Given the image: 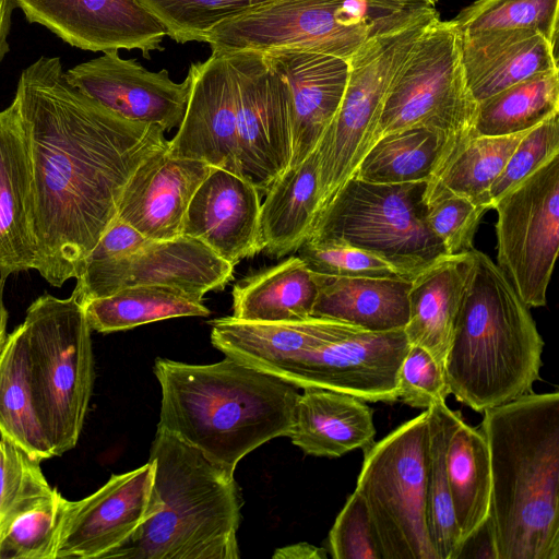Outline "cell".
Listing matches in <instances>:
<instances>
[{"label":"cell","instance_id":"6da1fadb","mask_svg":"<svg viewBox=\"0 0 559 559\" xmlns=\"http://www.w3.org/2000/svg\"><path fill=\"white\" fill-rule=\"evenodd\" d=\"M15 96L32 163L35 270L61 287L81 274L133 173L168 140L72 86L59 57L26 67Z\"/></svg>","mask_w":559,"mask_h":559},{"label":"cell","instance_id":"7a4b0ae2","mask_svg":"<svg viewBox=\"0 0 559 559\" xmlns=\"http://www.w3.org/2000/svg\"><path fill=\"white\" fill-rule=\"evenodd\" d=\"M495 559H559V392L486 409Z\"/></svg>","mask_w":559,"mask_h":559},{"label":"cell","instance_id":"3957f363","mask_svg":"<svg viewBox=\"0 0 559 559\" xmlns=\"http://www.w3.org/2000/svg\"><path fill=\"white\" fill-rule=\"evenodd\" d=\"M153 370L162 391L157 428L230 476L243 456L293 428L298 388L228 356L209 365L156 358Z\"/></svg>","mask_w":559,"mask_h":559},{"label":"cell","instance_id":"277c9868","mask_svg":"<svg viewBox=\"0 0 559 559\" xmlns=\"http://www.w3.org/2000/svg\"><path fill=\"white\" fill-rule=\"evenodd\" d=\"M473 255L443 368L451 394L484 413L532 392L544 341L504 273L484 252Z\"/></svg>","mask_w":559,"mask_h":559},{"label":"cell","instance_id":"5b68a950","mask_svg":"<svg viewBox=\"0 0 559 559\" xmlns=\"http://www.w3.org/2000/svg\"><path fill=\"white\" fill-rule=\"evenodd\" d=\"M150 515L108 558L238 559L242 498L234 476L157 428Z\"/></svg>","mask_w":559,"mask_h":559},{"label":"cell","instance_id":"8992f818","mask_svg":"<svg viewBox=\"0 0 559 559\" xmlns=\"http://www.w3.org/2000/svg\"><path fill=\"white\" fill-rule=\"evenodd\" d=\"M347 335L332 321L293 323L275 332L247 365L298 389L332 390L365 402L397 401L399 370L411 345L404 329Z\"/></svg>","mask_w":559,"mask_h":559},{"label":"cell","instance_id":"52a82bcc","mask_svg":"<svg viewBox=\"0 0 559 559\" xmlns=\"http://www.w3.org/2000/svg\"><path fill=\"white\" fill-rule=\"evenodd\" d=\"M439 17L420 3L397 26L366 39L348 61L340 108L318 146L319 190L333 197L372 145L391 83L424 31Z\"/></svg>","mask_w":559,"mask_h":559},{"label":"cell","instance_id":"ba28073f","mask_svg":"<svg viewBox=\"0 0 559 559\" xmlns=\"http://www.w3.org/2000/svg\"><path fill=\"white\" fill-rule=\"evenodd\" d=\"M426 185L374 183L352 177L320 213L307 240L357 247L381 257L412 280L447 254L426 221Z\"/></svg>","mask_w":559,"mask_h":559},{"label":"cell","instance_id":"9c48e42d","mask_svg":"<svg viewBox=\"0 0 559 559\" xmlns=\"http://www.w3.org/2000/svg\"><path fill=\"white\" fill-rule=\"evenodd\" d=\"M33 376L53 456L74 448L83 428L95 379L91 328L83 306L71 295L45 293L23 321Z\"/></svg>","mask_w":559,"mask_h":559},{"label":"cell","instance_id":"30bf717a","mask_svg":"<svg viewBox=\"0 0 559 559\" xmlns=\"http://www.w3.org/2000/svg\"><path fill=\"white\" fill-rule=\"evenodd\" d=\"M427 409L364 450L355 491L382 559H437L426 522Z\"/></svg>","mask_w":559,"mask_h":559},{"label":"cell","instance_id":"8fae6325","mask_svg":"<svg viewBox=\"0 0 559 559\" xmlns=\"http://www.w3.org/2000/svg\"><path fill=\"white\" fill-rule=\"evenodd\" d=\"M478 104L465 80L454 20H435L416 40L388 92L373 142L424 126L460 139L474 134Z\"/></svg>","mask_w":559,"mask_h":559},{"label":"cell","instance_id":"7c38bea8","mask_svg":"<svg viewBox=\"0 0 559 559\" xmlns=\"http://www.w3.org/2000/svg\"><path fill=\"white\" fill-rule=\"evenodd\" d=\"M492 209L497 265L528 308L545 306L559 250V154L502 194Z\"/></svg>","mask_w":559,"mask_h":559},{"label":"cell","instance_id":"4fadbf2b","mask_svg":"<svg viewBox=\"0 0 559 559\" xmlns=\"http://www.w3.org/2000/svg\"><path fill=\"white\" fill-rule=\"evenodd\" d=\"M366 39L344 24L342 0H274L222 23L205 43L212 51L299 50L348 60Z\"/></svg>","mask_w":559,"mask_h":559},{"label":"cell","instance_id":"5bb4252c","mask_svg":"<svg viewBox=\"0 0 559 559\" xmlns=\"http://www.w3.org/2000/svg\"><path fill=\"white\" fill-rule=\"evenodd\" d=\"M234 55L239 165L262 197L292 162L288 90L264 52L235 50Z\"/></svg>","mask_w":559,"mask_h":559},{"label":"cell","instance_id":"9a60e30c","mask_svg":"<svg viewBox=\"0 0 559 559\" xmlns=\"http://www.w3.org/2000/svg\"><path fill=\"white\" fill-rule=\"evenodd\" d=\"M234 267L198 239H148L130 255L85 262L72 296L82 305L130 286L165 285L204 298L233 280Z\"/></svg>","mask_w":559,"mask_h":559},{"label":"cell","instance_id":"2e32d148","mask_svg":"<svg viewBox=\"0 0 559 559\" xmlns=\"http://www.w3.org/2000/svg\"><path fill=\"white\" fill-rule=\"evenodd\" d=\"M188 74L191 84L186 111L178 131L168 140L167 152L242 176L234 51H212L205 61L191 63Z\"/></svg>","mask_w":559,"mask_h":559},{"label":"cell","instance_id":"e0dca14e","mask_svg":"<svg viewBox=\"0 0 559 559\" xmlns=\"http://www.w3.org/2000/svg\"><path fill=\"white\" fill-rule=\"evenodd\" d=\"M154 464L112 475L94 493L68 501L55 559L108 558L150 515Z\"/></svg>","mask_w":559,"mask_h":559},{"label":"cell","instance_id":"ac0fdd59","mask_svg":"<svg viewBox=\"0 0 559 559\" xmlns=\"http://www.w3.org/2000/svg\"><path fill=\"white\" fill-rule=\"evenodd\" d=\"M29 23L91 51L163 50L165 27L138 0H13Z\"/></svg>","mask_w":559,"mask_h":559},{"label":"cell","instance_id":"d6986e66","mask_svg":"<svg viewBox=\"0 0 559 559\" xmlns=\"http://www.w3.org/2000/svg\"><path fill=\"white\" fill-rule=\"evenodd\" d=\"M68 82L119 116L155 124L164 132L179 127L188 103L191 78L174 82L166 69L148 71L118 50L79 63L66 71Z\"/></svg>","mask_w":559,"mask_h":559},{"label":"cell","instance_id":"ffe728a7","mask_svg":"<svg viewBox=\"0 0 559 559\" xmlns=\"http://www.w3.org/2000/svg\"><path fill=\"white\" fill-rule=\"evenodd\" d=\"M260 209L261 195L250 180L213 167L188 205L182 235L200 240L235 266L262 251Z\"/></svg>","mask_w":559,"mask_h":559},{"label":"cell","instance_id":"44dd1931","mask_svg":"<svg viewBox=\"0 0 559 559\" xmlns=\"http://www.w3.org/2000/svg\"><path fill=\"white\" fill-rule=\"evenodd\" d=\"M212 168L202 160L174 157L167 148L156 152L127 182L116 217L151 240L181 236L188 205Z\"/></svg>","mask_w":559,"mask_h":559},{"label":"cell","instance_id":"7402d4cb","mask_svg":"<svg viewBox=\"0 0 559 559\" xmlns=\"http://www.w3.org/2000/svg\"><path fill=\"white\" fill-rule=\"evenodd\" d=\"M264 53L288 90L293 134L292 167L317 148L336 115L346 90L348 61L332 55L299 50Z\"/></svg>","mask_w":559,"mask_h":559},{"label":"cell","instance_id":"603a6c76","mask_svg":"<svg viewBox=\"0 0 559 559\" xmlns=\"http://www.w3.org/2000/svg\"><path fill=\"white\" fill-rule=\"evenodd\" d=\"M33 174L16 96L0 110V278L36 267Z\"/></svg>","mask_w":559,"mask_h":559},{"label":"cell","instance_id":"cb8c5ba5","mask_svg":"<svg viewBox=\"0 0 559 559\" xmlns=\"http://www.w3.org/2000/svg\"><path fill=\"white\" fill-rule=\"evenodd\" d=\"M467 87L477 104L538 73L558 67L556 45L534 29L461 35Z\"/></svg>","mask_w":559,"mask_h":559},{"label":"cell","instance_id":"d4e9b609","mask_svg":"<svg viewBox=\"0 0 559 559\" xmlns=\"http://www.w3.org/2000/svg\"><path fill=\"white\" fill-rule=\"evenodd\" d=\"M473 262V248L444 254L411 280L404 332L409 344L425 348L442 366Z\"/></svg>","mask_w":559,"mask_h":559},{"label":"cell","instance_id":"484cf974","mask_svg":"<svg viewBox=\"0 0 559 559\" xmlns=\"http://www.w3.org/2000/svg\"><path fill=\"white\" fill-rule=\"evenodd\" d=\"M373 412L364 400L317 388L304 389L288 435L306 454L340 457L374 442Z\"/></svg>","mask_w":559,"mask_h":559},{"label":"cell","instance_id":"4316f807","mask_svg":"<svg viewBox=\"0 0 559 559\" xmlns=\"http://www.w3.org/2000/svg\"><path fill=\"white\" fill-rule=\"evenodd\" d=\"M313 274L318 295L311 317L338 320L374 332L405 328L411 280Z\"/></svg>","mask_w":559,"mask_h":559},{"label":"cell","instance_id":"83f0119b","mask_svg":"<svg viewBox=\"0 0 559 559\" xmlns=\"http://www.w3.org/2000/svg\"><path fill=\"white\" fill-rule=\"evenodd\" d=\"M0 435L33 459L41 461L53 456L23 322L7 336L0 352Z\"/></svg>","mask_w":559,"mask_h":559},{"label":"cell","instance_id":"f1b7e54d","mask_svg":"<svg viewBox=\"0 0 559 559\" xmlns=\"http://www.w3.org/2000/svg\"><path fill=\"white\" fill-rule=\"evenodd\" d=\"M318 217V152L287 168L261 203L262 251L272 258L293 253L307 241Z\"/></svg>","mask_w":559,"mask_h":559},{"label":"cell","instance_id":"f546056e","mask_svg":"<svg viewBox=\"0 0 559 559\" xmlns=\"http://www.w3.org/2000/svg\"><path fill=\"white\" fill-rule=\"evenodd\" d=\"M317 295L313 272L293 255L236 283L230 317L260 323L306 320L311 317Z\"/></svg>","mask_w":559,"mask_h":559},{"label":"cell","instance_id":"4dcf8cb0","mask_svg":"<svg viewBox=\"0 0 559 559\" xmlns=\"http://www.w3.org/2000/svg\"><path fill=\"white\" fill-rule=\"evenodd\" d=\"M463 140L424 126L391 132L374 141L353 177L374 183L428 181Z\"/></svg>","mask_w":559,"mask_h":559},{"label":"cell","instance_id":"1f68e13d","mask_svg":"<svg viewBox=\"0 0 559 559\" xmlns=\"http://www.w3.org/2000/svg\"><path fill=\"white\" fill-rule=\"evenodd\" d=\"M447 474L462 547L486 523L491 489L486 439L480 429L464 419L459 421L448 443Z\"/></svg>","mask_w":559,"mask_h":559},{"label":"cell","instance_id":"d6a6232c","mask_svg":"<svg viewBox=\"0 0 559 559\" xmlns=\"http://www.w3.org/2000/svg\"><path fill=\"white\" fill-rule=\"evenodd\" d=\"M204 298L165 285H135L82 304L92 331L112 333L181 317H207Z\"/></svg>","mask_w":559,"mask_h":559},{"label":"cell","instance_id":"836d02e7","mask_svg":"<svg viewBox=\"0 0 559 559\" xmlns=\"http://www.w3.org/2000/svg\"><path fill=\"white\" fill-rule=\"evenodd\" d=\"M427 409L426 522L437 559H457L461 542L447 474L450 437L463 417L445 401Z\"/></svg>","mask_w":559,"mask_h":559},{"label":"cell","instance_id":"e575fe53","mask_svg":"<svg viewBox=\"0 0 559 559\" xmlns=\"http://www.w3.org/2000/svg\"><path fill=\"white\" fill-rule=\"evenodd\" d=\"M556 114H559V68L533 75L479 103L474 133L514 134Z\"/></svg>","mask_w":559,"mask_h":559},{"label":"cell","instance_id":"d590c367","mask_svg":"<svg viewBox=\"0 0 559 559\" xmlns=\"http://www.w3.org/2000/svg\"><path fill=\"white\" fill-rule=\"evenodd\" d=\"M528 130L509 135H469L457 145L436 179L490 210L489 189Z\"/></svg>","mask_w":559,"mask_h":559},{"label":"cell","instance_id":"8d00e7d4","mask_svg":"<svg viewBox=\"0 0 559 559\" xmlns=\"http://www.w3.org/2000/svg\"><path fill=\"white\" fill-rule=\"evenodd\" d=\"M559 0H476L454 22L461 35L527 28L557 46Z\"/></svg>","mask_w":559,"mask_h":559},{"label":"cell","instance_id":"74e56055","mask_svg":"<svg viewBox=\"0 0 559 559\" xmlns=\"http://www.w3.org/2000/svg\"><path fill=\"white\" fill-rule=\"evenodd\" d=\"M177 43H205L222 23L274 0H138Z\"/></svg>","mask_w":559,"mask_h":559},{"label":"cell","instance_id":"f35d334b","mask_svg":"<svg viewBox=\"0 0 559 559\" xmlns=\"http://www.w3.org/2000/svg\"><path fill=\"white\" fill-rule=\"evenodd\" d=\"M68 501L55 488L16 518L0 538V559H55Z\"/></svg>","mask_w":559,"mask_h":559},{"label":"cell","instance_id":"ab89813d","mask_svg":"<svg viewBox=\"0 0 559 559\" xmlns=\"http://www.w3.org/2000/svg\"><path fill=\"white\" fill-rule=\"evenodd\" d=\"M39 463L0 437V538L16 518L53 492Z\"/></svg>","mask_w":559,"mask_h":559},{"label":"cell","instance_id":"60d3db41","mask_svg":"<svg viewBox=\"0 0 559 559\" xmlns=\"http://www.w3.org/2000/svg\"><path fill=\"white\" fill-rule=\"evenodd\" d=\"M424 205L427 224L447 254L473 248L480 219L488 211L485 206L451 191L436 178L427 181Z\"/></svg>","mask_w":559,"mask_h":559},{"label":"cell","instance_id":"b9f144b4","mask_svg":"<svg viewBox=\"0 0 559 559\" xmlns=\"http://www.w3.org/2000/svg\"><path fill=\"white\" fill-rule=\"evenodd\" d=\"M297 252L307 267L316 274L407 278L381 257L343 242L307 240Z\"/></svg>","mask_w":559,"mask_h":559},{"label":"cell","instance_id":"7bdbcfd3","mask_svg":"<svg viewBox=\"0 0 559 559\" xmlns=\"http://www.w3.org/2000/svg\"><path fill=\"white\" fill-rule=\"evenodd\" d=\"M559 154V114L535 126L523 136L489 189L492 204L547 160Z\"/></svg>","mask_w":559,"mask_h":559},{"label":"cell","instance_id":"ee69618b","mask_svg":"<svg viewBox=\"0 0 559 559\" xmlns=\"http://www.w3.org/2000/svg\"><path fill=\"white\" fill-rule=\"evenodd\" d=\"M397 393L404 404L425 409L451 394L443 366L428 350L413 344L399 370Z\"/></svg>","mask_w":559,"mask_h":559},{"label":"cell","instance_id":"f6af8a7d","mask_svg":"<svg viewBox=\"0 0 559 559\" xmlns=\"http://www.w3.org/2000/svg\"><path fill=\"white\" fill-rule=\"evenodd\" d=\"M329 550L334 559H382L368 511L355 490L330 531Z\"/></svg>","mask_w":559,"mask_h":559},{"label":"cell","instance_id":"bcb514c9","mask_svg":"<svg viewBox=\"0 0 559 559\" xmlns=\"http://www.w3.org/2000/svg\"><path fill=\"white\" fill-rule=\"evenodd\" d=\"M147 240L133 226L115 217L85 262H100L130 255L144 246Z\"/></svg>","mask_w":559,"mask_h":559},{"label":"cell","instance_id":"7dc6e473","mask_svg":"<svg viewBox=\"0 0 559 559\" xmlns=\"http://www.w3.org/2000/svg\"><path fill=\"white\" fill-rule=\"evenodd\" d=\"M276 559H325L326 551L308 543H298L280 549L273 555Z\"/></svg>","mask_w":559,"mask_h":559},{"label":"cell","instance_id":"c3c4849f","mask_svg":"<svg viewBox=\"0 0 559 559\" xmlns=\"http://www.w3.org/2000/svg\"><path fill=\"white\" fill-rule=\"evenodd\" d=\"M14 8L13 0H0V64L10 49L8 38Z\"/></svg>","mask_w":559,"mask_h":559},{"label":"cell","instance_id":"681fc988","mask_svg":"<svg viewBox=\"0 0 559 559\" xmlns=\"http://www.w3.org/2000/svg\"><path fill=\"white\" fill-rule=\"evenodd\" d=\"M5 281L0 278V352L7 338L8 311L3 304V287Z\"/></svg>","mask_w":559,"mask_h":559},{"label":"cell","instance_id":"f907efd6","mask_svg":"<svg viewBox=\"0 0 559 559\" xmlns=\"http://www.w3.org/2000/svg\"><path fill=\"white\" fill-rule=\"evenodd\" d=\"M414 1H417V2H420V3H425L427 5H433L438 0H414Z\"/></svg>","mask_w":559,"mask_h":559}]
</instances>
